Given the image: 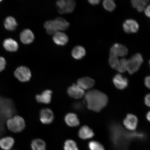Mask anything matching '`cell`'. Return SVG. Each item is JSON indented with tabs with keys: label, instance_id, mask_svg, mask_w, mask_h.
<instances>
[{
	"label": "cell",
	"instance_id": "cell-29",
	"mask_svg": "<svg viewBox=\"0 0 150 150\" xmlns=\"http://www.w3.org/2000/svg\"><path fill=\"white\" fill-rule=\"evenodd\" d=\"M90 150H105L104 146L99 142L92 141L89 143Z\"/></svg>",
	"mask_w": 150,
	"mask_h": 150
},
{
	"label": "cell",
	"instance_id": "cell-16",
	"mask_svg": "<svg viewBox=\"0 0 150 150\" xmlns=\"http://www.w3.org/2000/svg\"><path fill=\"white\" fill-rule=\"evenodd\" d=\"M64 121L69 126L71 127H78L80 125V121L76 114L70 112L66 115Z\"/></svg>",
	"mask_w": 150,
	"mask_h": 150
},
{
	"label": "cell",
	"instance_id": "cell-34",
	"mask_svg": "<svg viewBox=\"0 0 150 150\" xmlns=\"http://www.w3.org/2000/svg\"><path fill=\"white\" fill-rule=\"evenodd\" d=\"M145 102L146 105L150 106V94H147L145 98Z\"/></svg>",
	"mask_w": 150,
	"mask_h": 150
},
{
	"label": "cell",
	"instance_id": "cell-4",
	"mask_svg": "<svg viewBox=\"0 0 150 150\" xmlns=\"http://www.w3.org/2000/svg\"><path fill=\"white\" fill-rule=\"evenodd\" d=\"M56 5L59 13L65 14L74 11L76 6V3L73 0H61L57 1Z\"/></svg>",
	"mask_w": 150,
	"mask_h": 150
},
{
	"label": "cell",
	"instance_id": "cell-30",
	"mask_svg": "<svg viewBox=\"0 0 150 150\" xmlns=\"http://www.w3.org/2000/svg\"><path fill=\"white\" fill-rule=\"evenodd\" d=\"M119 61L120 60L118 57H115V56H110L108 62L110 67L115 70L119 63Z\"/></svg>",
	"mask_w": 150,
	"mask_h": 150
},
{
	"label": "cell",
	"instance_id": "cell-26",
	"mask_svg": "<svg viewBox=\"0 0 150 150\" xmlns=\"http://www.w3.org/2000/svg\"><path fill=\"white\" fill-rule=\"evenodd\" d=\"M64 150H79L76 142L71 139L67 140L64 142Z\"/></svg>",
	"mask_w": 150,
	"mask_h": 150
},
{
	"label": "cell",
	"instance_id": "cell-37",
	"mask_svg": "<svg viewBox=\"0 0 150 150\" xmlns=\"http://www.w3.org/2000/svg\"></svg>",
	"mask_w": 150,
	"mask_h": 150
},
{
	"label": "cell",
	"instance_id": "cell-3",
	"mask_svg": "<svg viewBox=\"0 0 150 150\" xmlns=\"http://www.w3.org/2000/svg\"><path fill=\"white\" fill-rule=\"evenodd\" d=\"M143 62V58L141 54L138 53L135 54L127 60L126 71L130 74H134L139 70Z\"/></svg>",
	"mask_w": 150,
	"mask_h": 150
},
{
	"label": "cell",
	"instance_id": "cell-24",
	"mask_svg": "<svg viewBox=\"0 0 150 150\" xmlns=\"http://www.w3.org/2000/svg\"><path fill=\"white\" fill-rule=\"evenodd\" d=\"M46 142L41 139H35L31 143L32 150H46Z\"/></svg>",
	"mask_w": 150,
	"mask_h": 150
},
{
	"label": "cell",
	"instance_id": "cell-19",
	"mask_svg": "<svg viewBox=\"0 0 150 150\" xmlns=\"http://www.w3.org/2000/svg\"><path fill=\"white\" fill-rule=\"evenodd\" d=\"M53 21L55 27L58 32L65 31L68 29L70 26V24L64 18H57Z\"/></svg>",
	"mask_w": 150,
	"mask_h": 150
},
{
	"label": "cell",
	"instance_id": "cell-35",
	"mask_svg": "<svg viewBox=\"0 0 150 150\" xmlns=\"http://www.w3.org/2000/svg\"><path fill=\"white\" fill-rule=\"evenodd\" d=\"M88 2L90 4L93 5H97L100 3V1L99 0H90Z\"/></svg>",
	"mask_w": 150,
	"mask_h": 150
},
{
	"label": "cell",
	"instance_id": "cell-28",
	"mask_svg": "<svg viewBox=\"0 0 150 150\" xmlns=\"http://www.w3.org/2000/svg\"><path fill=\"white\" fill-rule=\"evenodd\" d=\"M127 60L123 58L120 60L119 64L115 70L120 73H124L126 71L127 62Z\"/></svg>",
	"mask_w": 150,
	"mask_h": 150
},
{
	"label": "cell",
	"instance_id": "cell-6",
	"mask_svg": "<svg viewBox=\"0 0 150 150\" xmlns=\"http://www.w3.org/2000/svg\"><path fill=\"white\" fill-rule=\"evenodd\" d=\"M128 50L124 45L116 43L112 46L110 50V56L123 57L128 54Z\"/></svg>",
	"mask_w": 150,
	"mask_h": 150
},
{
	"label": "cell",
	"instance_id": "cell-13",
	"mask_svg": "<svg viewBox=\"0 0 150 150\" xmlns=\"http://www.w3.org/2000/svg\"><path fill=\"white\" fill-rule=\"evenodd\" d=\"M20 39L23 44L28 45L32 43L35 39V35L30 30L26 29L20 34Z\"/></svg>",
	"mask_w": 150,
	"mask_h": 150
},
{
	"label": "cell",
	"instance_id": "cell-5",
	"mask_svg": "<svg viewBox=\"0 0 150 150\" xmlns=\"http://www.w3.org/2000/svg\"><path fill=\"white\" fill-rule=\"evenodd\" d=\"M14 74L16 78L22 82L29 81L32 76L30 70L25 66L18 67L15 71Z\"/></svg>",
	"mask_w": 150,
	"mask_h": 150
},
{
	"label": "cell",
	"instance_id": "cell-10",
	"mask_svg": "<svg viewBox=\"0 0 150 150\" xmlns=\"http://www.w3.org/2000/svg\"><path fill=\"white\" fill-rule=\"evenodd\" d=\"M138 123L137 117L132 114H127L126 118L123 121V124L125 127L128 130L131 131L136 130Z\"/></svg>",
	"mask_w": 150,
	"mask_h": 150
},
{
	"label": "cell",
	"instance_id": "cell-1",
	"mask_svg": "<svg viewBox=\"0 0 150 150\" xmlns=\"http://www.w3.org/2000/svg\"><path fill=\"white\" fill-rule=\"evenodd\" d=\"M84 99L89 110L99 112L107 105V96L101 92L96 90L90 91L86 93Z\"/></svg>",
	"mask_w": 150,
	"mask_h": 150
},
{
	"label": "cell",
	"instance_id": "cell-32",
	"mask_svg": "<svg viewBox=\"0 0 150 150\" xmlns=\"http://www.w3.org/2000/svg\"><path fill=\"white\" fill-rule=\"evenodd\" d=\"M144 13L146 16L148 17H150V5H148L146 7L144 10Z\"/></svg>",
	"mask_w": 150,
	"mask_h": 150
},
{
	"label": "cell",
	"instance_id": "cell-22",
	"mask_svg": "<svg viewBox=\"0 0 150 150\" xmlns=\"http://www.w3.org/2000/svg\"><path fill=\"white\" fill-rule=\"evenodd\" d=\"M73 58L76 59H80L86 55V50L83 47L81 46H76L73 48L72 52Z\"/></svg>",
	"mask_w": 150,
	"mask_h": 150
},
{
	"label": "cell",
	"instance_id": "cell-7",
	"mask_svg": "<svg viewBox=\"0 0 150 150\" xmlns=\"http://www.w3.org/2000/svg\"><path fill=\"white\" fill-rule=\"evenodd\" d=\"M40 121L44 125H49L53 122L54 114L52 110L49 108H44L40 110L39 114Z\"/></svg>",
	"mask_w": 150,
	"mask_h": 150
},
{
	"label": "cell",
	"instance_id": "cell-31",
	"mask_svg": "<svg viewBox=\"0 0 150 150\" xmlns=\"http://www.w3.org/2000/svg\"><path fill=\"white\" fill-rule=\"evenodd\" d=\"M6 65V62L5 58L0 56V72L4 70Z\"/></svg>",
	"mask_w": 150,
	"mask_h": 150
},
{
	"label": "cell",
	"instance_id": "cell-8",
	"mask_svg": "<svg viewBox=\"0 0 150 150\" xmlns=\"http://www.w3.org/2000/svg\"><path fill=\"white\" fill-rule=\"evenodd\" d=\"M123 30L127 33H136L139 29V25L136 20L127 19L123 24Z\"/></svg>",
	"mask_w": 150,
	"mask_h": 150
},
{
	"label": "cell",
	"instance_id": "cell-25",
	"mask_svg": "<svg viewBox=\"0 0 150 150\" xmlns=\"http://www.w3.org/2000/svg\"><path fill=\"white\" fill-rule=\"evenodd\" d=\"M44 27L48 34L53 35L57 32L54 25L53 20H49L46 22L44 24Z\"/></svg>",
	"mask_w": 150,
	"mask_h": 150
},
{
	"label": "cell",
	"instance_id": "cell-14",
	"mask_svg": "<svg viewBox=\"0 0 150 150\" xmlns=\"http://www.w3.org/2000/svg\"><path fill=\"white\" fill-rule=\"evenodd\" d=\"M53 40L54 43L59 46H64L69 42V39L67 35L64 33L58 31L53 35Z\"/></svg>",
	"mask_w": 150,
	"mask_h": 150
},
{
	"label": "cell",
	"instance_id": "cell-21",
	"mask_svg": "<svg viewBox=\"0 0 150 150\" xmlns=\"http://www.w3.org/2000/svg\"><path fill=\"white\" fill-rule=\"evenodd\" d=\"M18 25L16 21L12 16H8L5 19L4 26L6 29L9 31H13Z\"/></svg>",
	"mask_w": 150,
	"mask_h": 150
},
{
	"label": "cell",
	"instance_id": "cell-23",
	"mask_svg": "<svg viewBox=\"0 0 150 150\" xmlns=\"http://www.w3.org/2000/svg\"><path fill=\"white\" fill-rule=\"evenodd\" d=\"M131 1L133 7L136 9L139 12H140L144 11L149 1L148 0H132Z\"/></svg>",
	"mask_w": 150,
	"mask_h": 150
},
{
	"label": "cell",
	"instance_id": "cell-33",
	"mask_svg": "<svg viewBox=\"0 0 150 150\" xmlns=\"http://www.w3.org/2000/svg\"><path fill=\"white\" fill-rule=\"evenodd\" d=\"M150 78L149 76L146 77L145 79V84L146 87L150 88Z\"/></svg>",
	"mask_w": 150,
	"mask_h": 150
},
{
	"label": "cell",
	"instance_id": "cell-12",
	"mask_svg": "<svg viewBox=\"0 0 150 150\" xmlns=\"http://www.w3.org/2000/svg\"><path fill=\"white\" fill-rule=\"evenodd\" d=\"M112 81L116 87L118 89H124L128 86V79L120 74H116L114 76Z\"/></svg>",
	"mask_w": 150,
	"mask_h": 150
},
{
	"label": "cell",
	"instance_id": "cell-38",
	"mask_svg": "<svg viewBox=\"0 0 150 150\" xmlns=\"http://www.w3.org/2000/svg\"></svg>",
	"mask_w": 150,
	"mask_h": 150
},
{
	"label": "cell",
	"instance_id": "cell-27",
	"mask_svg": "<svg viewBox=\"0 0 150 150\" xmlns=\"http://www.w3.org/2000/svg\"><path fill=\"white\" fill-rule=\"evenodd\" d=\"M103 6L106 10L112 12L115 9L116 5L113 0H105L103 1Z\"/></svg>",
	"mask_w": 150,
	"mask_h": 150
},
{
	"label": "cell",
	"instance_id": "cell-18",
	"mask_svg": "<svg viewBox=\"0 0 150 150\" xmlns=\"http://www.w3.org/2000/svg\"><path fill=\"white\" fill-rule=\"evenodd\" d=\"M78 134L81 139L86 140L93 137L94 136V133L88 127L84 125L81 127L79 131Z\"/></svg>",
	"mask_w": 150,
	"mask_h": 150
},
{
	"label": "cell",
	"instance_id": "cell-36",
	"mask_svg": "<svg viewBox=\"0 0 150 150\" xmlns=\"http://www.w3.org/2000/svg\"><path fill=\"white\" fill-rule=\"evenodd\" d=\"M150 112H148V113L147 114V116H146V117H147V119L149 121H150Z\"/></svg>",
	"mask_w": 150,
	"mask_h": 150
},
{
	"label": "cell",
	"instance_id": "cell-9",
	"mask_svg": "<svg viewBox=\"0 0 150 150\" xmlns=\"http://www.w3.org/2000/svg\"><path fill=\"white\" fill-rule=\"evenodd\" d=\"M67 91L69 96L76 99L81 98L84 94V90L76 84H74L70 86Z\"/></svg>",
	"mask_w": 150,
	"mask_h": 150
},
{
	"label": "cell",
	"instance_id": "cell-15",
	"mask_svg": "<svg viewBox=\"0 0 150 150\" xmlns=\"http://www.w3.org/2000/svg\"><path fill=\"white\" fill-rule=\"evenodd\" d=\"M94 80L88 77H84L79 79L77 81V84L82 89L91 88L94 85Z\"/></svg>",
	"mask_w": 150,
	"mask_h": 150
},
{
	"label": "cell",
	"instance_id": "cell-17",
	"mask_svg": "<svg viewBox=\"0 0 150 150\" xmlns=\"http://www.w3.org/2000/svg\"><path fill=\"white\" fill-rule=\"evenodd\" d=\"M3 46L6 50L11 52H16L19 47L18 42L11 38L5 39L3 42Z\"/></svg>",
	"mask_w": 150,
	"mask_h": 150
},
{
	"label": "cell",
	"instance_id": "cell-11",
	"mask_svg": "<svg viewBox=\"0 0 150 150\" xmlns=\"http://www.w3.org/2000/svg\"><path fill=\"white\" fill-rule=\"evenodd\" d=\"M52 94L51 90H46L40 94L37 95L35 96V99L39 103L48 104L51 102Z\"/></svg>",
	"mask_w": 150,
	"mask_h": 150
},
{
	"label": "cell",
	"instance_id": "cell-20",
	"mask_svg": "<svg viewBox=\"0 0 150 150\" xmlns=\"http://www.w3.org/2000/svg\"><path fill=\"white\" fill-rule=\"evenodd\" d=\"M15 140L11 137H5L0 139V147L4 150H9L14 145Z\"/></svg>",
	"mask_w": 150,
	"mask_h": 150
},
{
	"label": "cell",
	"instance_id": "cell-2",
	"mask_svg": "<svg viewBox=\"0 0 150 150\" xmlns=\"http://www.w3.org/2000/svg\"><path fill=\"white\" fill-rule=\"evenodd\" d=\"M6 124L8 130L14 133L22 132L25 128L26 125L23 118L18 115L8 119Z\"/></svg>",
	"mask_w": 150,
	"mask_h": 150
}]
</instances>
